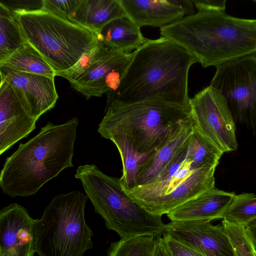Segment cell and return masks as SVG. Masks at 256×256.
Wrapping results in <instances>:
<instances>
[{"instance_id":"cell-20","label":"cell","mask_w":256,"mask_h":256,"mask_svg":"<svg viewBox=\"0 0 256 256\" xmlns=\"http://www.w3.org/2000/svg\"><path fill=\"white\" fill-rule=\"evenodd\" d=\"M98 36L108 48L125 52L136 50L148 40L143 36L140 28L127 15L108 22Z\"/></svg>"},{"instance_id":"cell-27","label":"cell","mask_w":256,"mask_h":256,"mask_svg":"<svg viewBox=\"0 0 256 256\" xmlns=\"http://www.w3.org/2000/svg\"><path fill=\"white\" fill-rule=\"evenodd\" d=\"M233 250V256H256L253 244L243 226L230 224L222 220Z\"/></svg>"},{"instance_id":"cell-34","label":"cell","mask_w":256,"mask_h":256,"mask_svg":"<svg viewBox=\"0 0 256 256\" xmlns=\"http://www.w3.org/2000/svg\"><path fill=\"white\" fill-rule=\"evenodd\" d=\"M245 228L256 251V220L246 225Z\"/></svg>"},{"instance_id":"cell-32","label":"cell","mask_w":256,"mask_h":256,"mask_svg":"<svg viewBox=\"0 0 256 256\" xmlns=\"http://www.w3.org/2000/svg\"><path fill=\"white\" fill-rule=\"evenodd\" d=\"M198 11L202 10H212L224 11L226 9L225 0H192Z\"/></svg>"},{"instance_id":"cell-1","label":"cell","mask_w":256,"mask_h":256,"mask_svg":"<svg viewBox=\"0 0 256 256\" xmlns=\"http://www.w3.org/2000/svg\"><path fill=\"white\" fill-rule=\"evenodd\" d=\"M196 62L193 54L170 38L147 40L132 52L118 88L106 94V107L158 100L190 108L188 74Z\"/></svg>"},{"instance_id":"cell-22","label":"cell","mask_w":256,"mask_h":256,"mask_svg":"<svg viewBox=\"0 0 256 256\" xmlns=\"http://www.w3.org/2000/svg\"><path fill=\"white\" fill-rule=\"evenodd\" d=\"M16 70L54 77L56 72L43 56L26 42L6 59L0 62Z\"/></svg>"},{"instance_id":"cell-13","label":"cell","mask_w":256,"mask_h":256,"mask_svg":"<svg viewBox=\"0 0 256 256\" xmlns=\"http://www.w3.org/2000/svg\"><path fill=\"white\" fill-rule=\"evenodd\" d=\"M166 232L205 256H233L223 226L210 221L170 222Z\"/></svg>"},{"instance_id":"cell-17","label":"cell","mask_w":256,"mask_h":256,"mask_svg":"<svg viewBox=\"0 0 256 256\" xmlns=\"http://www.w3.org/2000/svg\"><path fill=\"white\" fill-rule=\"evenodd\" d=\"M126 14L140 28H160L174 22L185 15L180 0H119Z\"/></svg>"},{"instance_id":"cell-9","label":"cell","mask_w":256,"mask_h":256,"mask_svg":"<svg viewBox=\"0 0 256 256\" xmlns=\"http://www.w3.org/2000/svg\"><path fill=\"white\" fill-rule=\"evenodd\" d=\"M195 128L222 152L238 148L236 122L224 97L209 86L190 99Z\"/></svg>"},{"instance_id":"cell-33","label":"cell","mask_w":256,"mask_h":256,"mask_svg":"<svg viewBox=\"0 0 256 256\" xmlns=\"http://www.w3.org/2000/svg\"><path fill=\"white\" fill-rule=\"evenodd\" d=\"M152 256H173L163 237L156 238Z\"/></svg>"},{"instance_id":"cell-10","label":"cell","mask_w":256,"mask_h":256,"mask_svg":"<svg viewBox=\"0 0 256 256\" xmlns=\"http://www.w3.org/2000/svg\"><path fill=\"white\" fill-rule=\"evenodd\" d=\"M0 78L13 89L27 114L38 120L52 108L58 98L54 77L25 72L0 66Z\"/></svg>"},{"instance_id":"cell-16","label":"cell","mask_w":256,"mask_h":256,"mask_svg":"<svg viewBox=\"0 0 256 256\" xmlns=\"http://www.w3.org/2000/svg\"><path fill=\"white\" fill-rule=\"evenodd\" d=\"M236 194L215 186L175 208L166 215L172 222L222 219Z\"/></svg>"},{"instance_id":"cell-23","label":"cell","mask_w":256,"mask_h":256,"mask_svg":"<svg viewBox=\"0 0 256 256\" xmlns=\"http://www.w3.org/2000/svg\"><path fill=\"white\" fill-rule=\"evenodd\" d=\"M27 42L17 15L0 2V62Z\"/></svg>"},{"instance_id":"cell-11","label":"cell","mask_w":256,"mask_h":256,"mask_svg":"<svg viewBox=\"0 0 256 256\" xmlns=\"http://www.w3.org/2000/svg\"><path fill=\"white\" fill-rule=\"evenodd\" d=\"M132 56V52L110 49L70 84L87 100L101 97L118 88Z\"/></svg>"},{"instance_id":"cell-12","label":"cell","mask_w":256,"mask_h":256,"mask_svg":"<svg viewBox=\"0 0 256 256\" xmlns=\"http://www.w3.org/2000/svg\"><path fill=\"white\" fill-rule=\"evenodd\" d=\"M26 208L14 202L0 211V256H34L35 224Z\"/></svg>"},{"instance_id":"cell-29","label":"cell","mask_w":256,"mask_h":256,"mask_svg":"<svg viewBox=\"0 0 256 256\" xmlns=\"http://www.w3.org/2000/svg\"><path fill=\"white\" fill-rule=\"evenodd\" d=\"M81 0H43L42 10L64 19L77 8Z\"/></svg>"},{"instance_id":"cell-4","label":"cell","mask_w":256,"mask_h":256,"mask_svg":"<svg viewBox=\"0 0 256 256\" xmlns=\"http://www.w3.org/2000/svg\"><path fill=\"white\" fill-rule=\"evenodd\" d=\"M98 132L106 139L126 136L140 153L156 150L192 116L190 108L158 100L106 107Z\"/></svg>"},{"instance_id":"cell-31","label":"cell","mask_w":256,"mask_h":256,"mask_svg":"<svg viewBox=\"0 0 256 256\" xmlns=\"http://www.w3.org/2000/svg\"><path fill=\"white\" fill-rule=\"evenodd\" d=\"M163 238L173 256H205L166 232Z\"/></svg>"},{"instance_id":"cell-2","label":"cell","mask_w":256,"mask_h":256,"mask_svg":"<svg viewBox=\"0 0 256 256\" xmlns=\"http://www.w3.org/2000/svg\"><path fill=\"white\" fill-rule=\"evenodd\" d=\"M79 120L61 124L48 122L8 157L0 174V186L11 198L36 194L46 182L74 166L72 158Z\"/></svg>"},{"instance_id":"cell-6","label":"cell","mask_w":256,"mask_h":256,"mask_svg":"<svg viewBox=\"0 0 256 256\" xmlns=\"http://www.w3.org/2000/svg\"><path fill=\"white\" fill-rule=\"evenodd\" d=\"M13 12L27 42L56 74L70 69L98 43L95 32L43 10Z\"/></svg>"},{"instance_id":"cell-28","label":"cell","mask_w":256,"mask_h":256,"mask_svg":"<svg viewBox=\"0 0 256 256\" xmlns=\"http://www.w3.org/2000/svg\"><path fill=\"white\" fill-rule=\"evenodd\" d=\"M110 49L112 48H108L98 40L97 45L92 50L83 54L74 66L68 70L56 73V76L64 78L71 82L90 68Z\"/></svg>"},{"instance_id":"cell-24","label":"cell","mask_w":256,"mask_h":256,"mask_svg":"<svg viewBox=\"0 0 256 256\" xmlns=\"http://www.w3.org/2000/svg\"><path fill=\"white\" fill-rule=\"evenodd\" d=\"M223 154L204 137L194 124L187 154V158L192 162V168L197 170L206 166H216Z\"/></svg>"},{"instance_id":"cell-14","label":"cell","mask_w":256,"mask_h":256,"mask_svg":"<svg viewBox=\"0 0 256 256\" xmlns=\"http://www.w3.org/2000/svg\"><path fill=\"white\" fill-rule=\"evenodd\" d=\"M37 120L27 114L12 88L0 78V154L26 138L36 129Z\"/></svg>"},{"instance_id":"cell-26","label":"cell","mask_w":256,"mask_h":256,"mask_svg":"<svg viewBox=\"0 0 256 256\" xmlns=\"http://www.w3.org/2000/svg\"><path fill=\"white\" fill-rule=\"evenodd\" d=\"M156 238L136 236L121 239L111 243L106 256H152Z\"/></svg>"},{"instance_id":"cell-8","label":"cell","mask_w":256,"mask_h":256,"mask_svg":"<svg viewBox=\"0 0 256 256\" xmlns=\"http://www.w3.org/2000/svg\"><path fill=\"white\" fill-rule=\"evenodd\" d=\"M210 86L225 98L235 122L256 135V54L218 66Z\"/></svg>"},{"instance_id":"cell-30","label":"cell","mask_w":256,"mask_h":256,"mask_svg":"<svg viewBox=\"0 0 256 256\" xmlns=\"http://www.w3.org/2000/svg\"><path fill=\"white\" fill-rule=\"evenodd\" d=\"M190 140V138L184 146L176 154L157 176L149 184L165 180L170 178L177 171L186 158Z\"/></svg>"},{"instance_id":"cell-18","label":"cell","mask_w":256,"mask_h":256,"mask_svg":"<svg viewBox=\"0 0 256 256\" xmlns=\"http://www.w3.org/2000/svg\"><path fill=\"white\" fill-rule=\"evenodd\" d=\"M191 116L138 170L137 186L152 182L189 140L194 128Z\"/></svg>"},{"instance_id":"cell-19","label":"cell","mask_w":256,"mask_h":256,"mask_svg":"<svg viewBox=\"0 0 256 256\" xmlns=\"http://www.w3.org/2000/svg\"><path fill=\"white\" fill-rule=\"evenodd\" d=\"M125 15L119 0H81L68 20L98 34L108 22Z\"/></svg>"},{"instance_id":"cell-3","label":"cell","mask_w":256,"mask_h":256,"mask_svg":"<svg viewBox=\"0 0 256 256\" xmlns=\"http://www.w3.org/2000/svg\"><path fill=\"white\" fill-rule=\"evenodd\" d=\"M160 33L186 49L204 68L256 54V19L224 11L199 10L160 28Z\"/></svg>"},{"instance_id":"cell-21","label":"cell","mask_w":256,"mask_h":256,"mask_svg":"<svg viewBox=\"0 0 256 256\" xmlns=\"http://www.w3.org/2000/svg\"><path fill=\"white\" fill-rule=\"evenodd\" d=\"M108 140L117 148L122 164V174L119 178L124 190H131L137 187L138 170L156 150L139 152L130 140L125 135L115 134Z\"/></svg>"},{"instance_id":"cell-35","label":"cell","mask_w":256,"mask_h":256,"mask_svg":"<svg viewBox=\"0 0 256 256\" xmlns=\"http://www.w3.org/2000/svg\"><path fill=\"white\" fill-rule=\"evenodd\" d=\"M255 252H256V251Z\"/></svg>"},{"instance_id":"cell-5","label":"cell","mask_w":256,"mask_h":256,"mask_svg":"<svg viewBox=\"0 0 256 256\" xmlns=\"http://www.w3.org/2000/svg\"><path fill=\"white\" fill-rule=\"evenodd\" d=\"M74 176L80 180L106 228L121 239L142 236L156 238L166 232V224L162 216L148 213L130 198L119 178L106 175L94 164L79 166Z\"/></svg>"},{"instance_id":"cell-7","label":"cell","mask_w":256,"mask_h":256,"mask_svg":"<svg viewBox=\"0 0 256 256\" xmlns=\"http://www.w3.org/2000/svg\"><path fill=\"white\" fill-rule=\"evenodd\" d=\"M88 199L76 190L53 198L36 221L38 256H84L92 248L93 232L84 216Z\"/></svg>"},{"instance_id":"cell-25","label":"cell","mask_w":256,"mask_h":256,"mask_svg":"<svg viewBox=\"0 0 256 256\" xmlns=\"http://www.w3.org/2000/svg\"><path fill=\"white\" fill-rule=\"evenodd\" d=\"M256 220V194L244 192L236 194L222 220L231 224L243 226Z\"/></svg>"},{"instance_id":"cell-15","label":"cell","mask_w":256,"mask_h":256,"mask_svg":"<svg viewBox=\"0 0 256 256\" xmlns=\"http://www.w3.org/2000/svg\"><path fill=\"white\" fill-rule=\"evenodd\" d=\"M216 167L206 166L196 170L169 194L156 197L140 206L153 215L167 214L180 205L214 188Z\"/></svg>"}]
</instances>
